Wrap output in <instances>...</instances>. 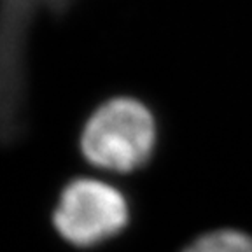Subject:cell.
I'll return each instance as SVG.
<instances>
[{
    "instance_id": "cell-1",
    "label": "cell",
    "mask_w": 252,
    "mask_h": 252,
    "mask_svg": "<svg viewBox=\"0 0 252 252\" xmlns=\"http://www.w3.org/2000/svg\"><path fill=\"white\" fill-rule=\"evenodd\" d=\"M156 144L151 110L133 98H114L88 119L81 149L91 165L110 172H131L147 161Z\"/></svg>"
},
{
    "instance_id": "cell-2",
    "label": "cell",
    "mask_w": 252,
    "mask_h": 252,
    "mask_svg": "<svg viewBox=\"0 0 252 252\" xmlns=\"http://www.w3.org/2000/svg\"><path fill=\"white\" fill-rule=\"evenodd\" d=\"M70 0H0V142L23 125L28 30L40 12H58Z\"/></svg>"
},
{
    "instance_id": "cell-3",
    "label": "cell",
    "mask_w": 252,
    "mask_h": 252,
    "mask_svg": "<svg viewBox=\"0 0 252 252\" xmlns=\"http://www.w3.org/2000/svg\"><path fill=\"white\" fill-rule=\"evenodd\" d=\"M128 224L125 194L96 179H77L63 189L55 210V226L72 245L93 247Z\"/></svg>"
},
{
    "instance_id": "cell-4",
    "label": "cell",
    "mask_w": 252,
    "mask_h": 252,
    "mask_svg": "<svg viewBox=\"0 0 252 252\" xmlns=\"http://www.w3.org/2000/svg\"><path fill=\"white\" fill-rule=\"evenodd\" d=\"M184 252H252V238L235 229H219L200 236Z\"/></svg>"
}]
</instances>
